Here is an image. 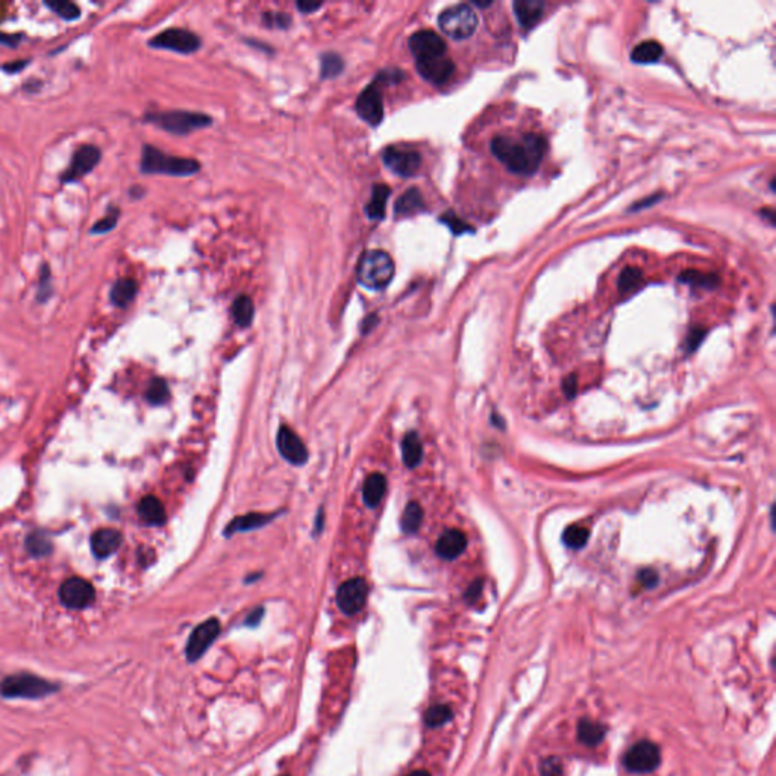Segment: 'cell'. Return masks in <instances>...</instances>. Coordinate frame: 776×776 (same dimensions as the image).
Masks as SVG:
<instances>
[{
    "instance_id": "cell-1",
    "label": "cell",
    "mask_w": 776,
    "mask_h": 776,
    "mask_svg": "<svg viewBox=\"0 0 776 776\" xmlns=\"http://www.w3.org/2000/svg\"><path fill=\"white\" fill-rule=\"evenodd\" d=\"M492 153L516 174H533L546 153V139L537 134L520 137L498 135L492 139Z\"/></svg>"
},
{
    "instance_id": "cell-2",
    "label": "cell",
    "mask_w": 776,
    "mask_h": 776,
    "mask_svg": "<svg viewBox=\"0 0 776 776\" xmlns=\"http://www.w3.org/2000/svg\"><path fill=\"white\" fill-rule=\"evenodd\" d=\"M139 170L143 174H167V176L184 178L196 174L200 170V164L193 158L173 156L151 144H144Z\"/></svg>"
},
{
    "instance_id": "cell-3",
    "label": "cell",
    "mask_w": 776,
    "mask_h": 776,
    "mask_svg": "<svg viewBox=\"0 0 776 776\" xmlns=\"http://www.w3.org/2000/svg\"><path fill=\"white\" fill-rule=\"evenodd\" d=\"M395 276V263L387 252L373 249L364 252L356 266V279L370 290H382Z\"/></svg>"
},
{
    "instance_id": "cell-4",
    "label": "cell",
    "mask_w": 776,
    "mask_h": 776,
    "mask_svg": "<svg viewBox=\"0 0 776 776\" xmlns=\"http://www.w3.org/2000/svg\"><path fill=\"white\" fill-rule=\"evenodd\" d=\"M147 123L158 126L160 129L174 135H187L193 130L208 128L213 123V119L202 112H191L182 109L173 111H155L144 116Z\"/></svg>"
},
{
    "instance_id": "cell-5",
    "label": "cell",
    "mask_w": 776,
    "mask_h": 776,
    "mask_svg": "<svg viewBox=\"0 0 776 776\" xmlns=\"http://www.w3.org/2000/svg\"><path fill=\"white\" fill-rule=\"evenodd\" d=\"M439 26L453 40H466L472 37L478 28V15L467 3L453 5L439 15Z\"/></svg>"
},
{
    "instance_id": "cell-6",
    "label": "cell",
    "mask_w": 776,
    "mask_h": 776,
    "mask_svg": "<svg viewBox=\"0 0 776 776\" xmlns=\"http://www.w3.org/2000/svg\"><path fill=\"white\" fill-rule=\"evenodd\" d=\"M102 160V151L100 147L94 144H81L73 152L72 160L67 165V169L61 173L59 182L61 184H75V182L84 179L85 176L98 167Z\"/></svg>"
},
{
    "instance_id": "cell-7",
    "label": "cell",
    "mask_w": 776,
    "mask_h": 776,
    "mask_svg": "<svg viewBox=\"0 0 776 776\" xmlns=\"http://www.w3.org/2000/svg\"><path fill=\"white\" fill-rule=\"evenodd\" d=\"M56 687L45 681L43 678L32 676V675H15L6 678L0 685V693L6 697H28V699H35V697H43L50 693H54Z\"/></svg>"
},
{
    "instance_id": "cell-8",
    "label": "cell",
    "mask_w": 776,
    "mask_h": 776,
    "mask_svg": "<svg viewBox=\"0 0 776 776\" xmlns=\"http://www.w3.org/2000/svg\"><path fill=\"white\" fill-rule=\"evenodd\" d=\"M382 161L400 178H411L422 167V155L413 147L388 146L382 152Z\"/></svg>"
},
{
    "instance_id": "cell-9",
    "label": "cell",
    "mask_w": 776,
    "mask_h": 776,
    "mask_svg": "<svg viewBox=\"0 0 776 776\" xmlns=\"http://www.w3.org/2000/svg\"><path fill=\"white\" fill-rule=\"evenodd\" d=\"M202 41L197 37L195 32L179 28L165 29L160 33H156L155 37L149 41V46L153 49H162V50H172L178 52V54H195L199 50Z\"/></svg>"
},
{
    "instance_id": "cell-10",
    "label": "cell",
    "mask_w": 776,
    "mask_h": 776,
    "mask_svg": "<svg viewBox=\"0 0 776 776\" xmlns=\"http://www.w3.org/2000/svg\"><path fill=\"white\" fill-rule=\"evenodd\" d=\"M381 86L382 84L374 79L360 93L355 103L356 114L370 126H378L383 120V99Z\"/></svg>"
},
{
    "instance_id": "cell-11",
    "label": "cell",
    "mask_w": 776,
    "mask_h": 776,
    "mask_svg": "<svg viewBox=\"0 0 776 776\" xmlns=\"http://www.w3.org/2000/svg\"><path fill=\"white\" fill-rule=\"evenodd\" d=\"M408 47L416 61L446 56L448 46L437 32L423 29L414 32L408 40Z\"/></svg>"
},
{
    "instance_id": "cell-12",
    "label": "cell",
    "mask_w": 776,
    "mask_h": 776,
    "mask_svg": "<svg viewBox=\"0 0 776 776\" xmlns=\"http://www.w3.org/2000/svg\"><path fill=\"white\" fill-rule=\"evenodd\" d=\"M661 760V754L657 745L651 742H640L634 745L623 758V764L627 770L634 773H648L655 770Z\"/></svg>"
},
{
    "instance_id": "cell-13",
    "label": "cell",
    "mask_w": 776,
    "mask_h": 776,
    "mask_svg": "<svg viewBox=\"0 0 776 776\" xmlns=\"http://www.w3.org/2000/svg\"><path fill=\"white\" fill-rule=\"evenodd\" d=\"M369 595L367 582L361 578L349 579L337 591V604L343 613L352 616L360 613Z\"/></svg>"
},
{
    "instance_id": "cell-14",
    "label": "cell",
    "mask_w": 776,
    "mask_h": 776,
    "mask_svg": "<svg viewBox=\"0 0 776 776\" xmlns=\"http://www.w3.org/2000/svg\"><path fill=\"white\" fill-rule=\"evenodd\" d=\"M96 593L91 584L82 578H70L59 588V599L66 607L82 609L93 604Z\"/></svg>"
},
{
    "instance_id": "cell-15",
    "label": "cell",
    "mask_w": 776,
    "mask_h": 776,
    "mask_svg": "<svg viewBox=\"0 0 776 776\" xmlns=\"http://www.w3.org/2000/svg\"><path fill=\"white\" fill-rule=\"evenodd\" d=\"M220 632V623L217 618H209V621L199 625L196 630L191 634V637L187 643V658L190 661H196L204 655L206 649L211 646L213 641L217 639V635Z\"/></svg>"
},
{
    "instance_id": "cell-16",
    "label": "cell",
    "mask_w": 776,
    "mask_h": 776,
    "mask_svg": "<svg viewBox=\"0 0 776 776\" xmlns=\"http://www.w3.org/2000/svg\"><path fill=\"white\" fill-rule=\"evenodd\" d=\"M416 68L425 81L434 85H443L450 79L453 72H455V64L450 58L440 56L416 61Z\"/></svg>"
},
{
    "instance_id": "cell-17",
    "label": "cell",
    "mask_w": 776,
    "mask_h": 776,
    "mask_svg": "<svg viewBox=\"0 0 776 776\" xmlns=\"http://www.w3.org/2000/svg\"><path fill=\"white\" fill-rule=\"evenodd\" d=\"M277 449L281 455L294 466L305 464L308 459V450L299 435H296L289 426H281L277 432Z\"/></svg>"
},
{
    "instance_id": "cell-18",
    "label": "cell",
    "mask_w": 776,
    "mask_h": 776,
    "mask_svg": "<svg viewBox=\"0 0 776 776\" xmlns=\"http://www.w3.org/2000/svg\"><path fill=\"white\" fill-rule=\"evenodd\" d=\"M466 547L467 537L463 531L449 529L439 538L437 545H435V551H437V555L441 556L443 560H455V558H458L466 551Z\"/></svg>"
},
{
    "instance_id": "cell-19",
    "label": "cell",
    "mask_w": 776,
    "mask_h": 776,
    "mask_svg": "<svg viewBox=\"0 0 776 776\" xmlns=\"http://www.w3.org/2000/svg\"><path fill=\"white\" fill-rule=\"evenodd\" d=\"M121 545V534L117 529L103 528L91 535V551L98 558H108Z\"/></svg>"
},
{
    "instance_id": "cell-20",
    "label": "cell",
    "mask_w": 776,
    "mask_h": 776,
    "mask_svg": "<svg viewBox=\"0 0 776 776\" xmlns=\"http://www.w3.org/2000/svg\"><path fill=\"white\" fill-rule=\"evenodd\" d=\"M512 10L522 28L531 29L543 17L545 3L540 0H516L512 3Z\"/></svg>"
},
{
    "instance_id": "cell-21",
    "label": "cell",
    "mask_w": 776,
    "mask_h": 776,
    "mask_svg": "<svg viewBox=\"0 0 776 776\" xmlns=\"http://www.w3.org/2000/svg\"><path fill=\"white\" fill-rule=\"evenodd\" d=\"M138 294V282L132 277H121L112 284L109 300L117 308H126Z\"/></svg>"
},
{
    "instance_id": "cell-22",
    "label": "cell",
    "mask_w": 776,
    "mask_h": 776,
    "mask_svg": "<svg viewBox=\"0 0 776 776\" xmlns=\"http://www.w3.org/2000/svg\"><path fill=\"white\" fill-rule=\"evenodd\" d=\"M390 195H391V190L386 184H374L372 187L370 199L364 208L365 215H367L370 220H382L383 217H386V208H387Z\"/></svg>"
},
{
    "instance_id": "cell-23",
    "label": "cell",
    "mask_w": 776,
    "mask_h": 776,
    "mask_svg": "<svg viewBox=\"0 0 776 776\" xmlns=\"http://www.w3.org/2000/svg\"><path fill=\"white\" fill-rule=\"evenodd\" d=\"M425 209V200L420 193V190L409 188L405 193L397 199L395 205V214L396 217H411L418 213H422Z\"/></svg>"
},
{
    "instance_id": "cell-24",
    "label": "cell",
    "mask_w": 776,
    "mask_h": 776,
    "mask_svg": "<svg viewBox=\"0 0 776 776\" xmlns=\"http://www.w3.org/2000/svg\"><path fill=\"white\" fill-rule=\"evenodd\" d=\"M387 490V479L381 473H372L363 485V498L367 507H378Z\"/></svg>"
},
{
    "instance_id": "cell-25",
    "label": "cell",
    "mask_w": 776,
    "mask_h": 776,
    "mask_svg": "<svg viewBox=\"0 0 776 776\" xmlns=\"http://www.w3.org/2000/svg\"><path fill=\"white\" fill-rule=\"evenodd\" d=\"M138 514L149 525H162L165 522L164 505L155 496H146V498L139 501Z\"/></svg>"
},
{
    "instance_id": "cell-26",
    "label": "cell",
    "mask_w": 776,
    "mask_h": 776,
    "mask_svg": "<svg viewBox=\"0 0 776 776\" xmlns=\"http://www.w3.org/2000/svg\"><path fill=\"white\" fill-rule=\"evenodd\" d=\"M662 54H664V50H662V46L660 43L649 40V41H643L634 47L631 59L635 64H653V63H658Z\"/></svg>"
},
{
    "instance_id": "cell-27",
    "label": "cell",
    "mask_w": 776,
    "mask_h": 776,
    "mask_svg": "<svg viewBox=\"0 0 776 776\" xmlns=\"http://www.w3.org/2000/svg\"><path fill=\"white\" fill-rule=\"evenodd\" d=\"M402 455L406 467L414 469L422 463L423 448L416 432H408L402 441Z\"/></svg>"
},
{
    "instance_id": "cell-28",
    "label": "cell",
    "mask_w": 776,
    "mask_h": 776,
    "mask_svg": "<svg viewBox=\"0 0 776 776\" xmlns=\"http://www.w3.org/2000/svg\"><path fill=\"white\" fill-rule=\"evenodd\" d=\"M273 519L272 514H246L235 519L229 523V526L226 528V535H232L235 533H241V531H250L255 528H261L266 523Z\"/></svg>"
},
{
    "instance_id": "cell-29",
    "label": "cell",
    "mask_w": 776,
    "mask_h": 776,
    "mask_svg": "<svg viewBox=\"0 0 776 776\" xmlns=\"http://www.w3.org/2000/svg\"><path fill=\"white\" fill-rule=\"evenodd\" d=\"M231 312L235 324H237L240 328H248L250 326L252 320H254L255 316L254 302H252V299L248 298V296L241 294L234 300Z\"/></svg>"
},
{
    "instance_id": "cell-30",
    "label": "cell",
    "mask_w": 776,
    "mask_h": 776,
    "mask_svg": "<svg viewBox=\"0 0 776 776\" xmlns=\"http://www.w3.org/2000/svg\"><path fill=\"white\" fill-rule=\"evenodd\" d=\"M578 737L584 745L587 746H596L602 742L605 737V728L599 723L584 719L578 725Z\"/></svg>"
},
{
    "instance_id": "cell-31",
    "label": "cell",
    "mask_w": 776,
    "mask_h": 776,
    "mask_svg": "<svg viewBox=\"0 0 776 776\" xmlns=\"http://www.w3.org/2000/svg\"><path fill=\"white\" fill-rule=\"evenodd\" d=\"M45 5L64 22H76L79 20L82 15L79 5H76L73 2H67V0H47V2H45Z\"/></svg>"
},
{
    "instance_id": "cell-32",
    "label": "cell",
    "mask_w": 776,
    "mask_h": 776,
    "mask_svg": "<svg viewBox=\"0 0 776 776\" xmlns=\"http://www.w3.org/2000/svg\"><path fill=\"white\" fill-rule=\"evenodd\" d=\"M678 281L692 287H701V289H714L719 284V277L716 275L699 272V270H685L679 275Z\"/></svg>"
},
{
    "instance_id": "cell-33",
    "label": "cell",
    "mask_w": 776,
    "mask_h": 776,
    "mask_svg": "<svg viewBox=\"0 0 776 776\" xmlns=\"http://www.w3.org/2000/svg\"><path fill=\"white\" fill-rule=\"evenodd\" d=\"M423 522V508L417 502H409L400 519V525H402L404 533L414 534L420 528Z\"/></svg>"
},
{
    "instance_id": "cell-34",
    "label": "cell",
    "mask_w": 776,
    "mask_h": 776,
    "mask_svg": "<svg viewBox=\"0 0 776 776\" xmlns=\"http://www.w3.org/2000/svg\"><path fill=\"white\" fill-rule=\"evenodd\" d=\"M344 63L343 58L334 54V52H326L320 56V76L324 79H333L343 72Z\"/></svg>"
},
{
    "instance_id": "cell-35",
    "label": "cell",
    "mask_w": 776,
    "mask_h": 776,
    "mask_svg": "<svg viewBox=\"0 0 776 776\" xmlns=\"http://www.w3.org/2000/svg\"><path fill=\"white\" fill-rule=\"evenodd\" d=\"M54 294V279H52V268L47 263H43L38 272L37 282V300L40 303L47 302Z\"/></svg>"
},
{
    "instance_id": "cell-36",
    "label": "cell",
    "mask_w": 776,
    "mask_h": 776,
    "mask_svg": "<svg viewBox=\"0 0 776 776\" xmlns=\"http://www.w3.org/2000/svg\"><path fill=\"white\" fill-rule=\"evenodd\" d=\"M590 531L581 525H570L565 528L563 534V542L565 546L572 549H581L587 545Z\"/></svg>"
},
{
    "instance_id": "cell-37",
    "label": "cell",
    "mask_w": 776,
    "mask_h": 776,
    "mask_svg": "<svg viewBox=\"0 0 776 776\" xmlns=\"http://www.w3.org/2000/svg\"><path fill=\"white\" fill-rule=\"evenodd\" d=\"M643 281V272L637 267H626L622 270L621 276H618V291L621 293H630L641 284Z\"/></svg>"
},
{
    "instance_id": "cell-38",
    "label": "cell",
    "mask_w": 776,
    "mask_h": 776,
    "mask_svg": "<svg viewBox=\"0 0 776 776\" xmlns=\"http://www.w3.org/2000/svg\"><path fill=\"white\" fill-rule=\"evenodd\" d=\"M119 217H120V209L114 208V206H109L108 213L105 214V217H102L99 222H96L91 226L90 234L91 235H103V234L111 232L117 226Z\"/></svg>"
},
{
    "instance_id": "cell-39",
    "label": "cell",
    "mask_w": 776,
    "mask_h": 776,
    "mask_svg": "<svg viewBox=\"0 0 776 776\" xmlns=\"http://www.w3.org/2000/svg\"><path fill=\"white\" fill-rule=\"evenodd\" d=\"M146 397L153 405H162L170 397V390L164 379H153L146 391Z\"/></svg>"
},
{
    "instance_id": "cell-40",
    "label": "cell",
    "mask_w": 776,
    "mask_h": 776,
    "mask_svg": "<svg viewBox=\"0 0 776 776\" xmlns=\"http://www.w3.org/2000/svg\"><path fill=\"white\" fill-rule=\"evenodd\" d=\"M452 717V711L448 705H435L425 714V722L428 726L444 725Z\"/></svg>"
},
{
    "instance_id": "cell-41",
    "label": "cell",
    "mask_w": 776,
    "mask_h": 776,
    "mask_svg": "<svg viewBox=\"0 0 776 776\" xmlns=\"http://www.w3.org/2000/svg\"><path fill=\"white\" fill-rule=\"evenodd\" d=\"M440 222L446 225L448 228H449L453 234H455V235H463V234L473 232V231H475V229L472 228V226L467 225L464 220H461L458 215H455V214L450 213V211L446 213V214H443V215L440 217Z\"/></svg>"
},
{
    "instance_id": "cell-42",
    "label": "cell",
    "mask_w": 776,
    "mask_h": 776,
    "mask_svg": "<svg viewBox=\"0 0 776 776\" xmlns=\"http://www.w3.org/2000/svg\"><path fill=\"white\" fill-rule=\"evenodd\" d=\"M28 551L35 555V556H43V555H47L52 551V546L49 538L45 537L43 534H32L28 538Z\"/></svg>"
},
{
    "instance_id": "cell-43",
    "label": "cell",
    "mask_w": 776,
    "mask_h": 776,
    "mask_svg": "<svg viewBox=\"0 0 776 776\" xmlns=\"http://www.w3.org/2000/svg\"><path fill=\"white\" fill-rule=\"evenodd\" d=\"M266 26L275 29H287L291 24V17L284 13H266L264 14Z\"/></svg>"
},
{
    "instance_id": "cell-44",
    "label": "cell",
    "mask_w": 776,
    "mask_h": 776,
    "mask_svg": "<svg viewBox=\"0 0 776 776\" xmlns=\"http://www.w3.org/2000/svg\"><path fill=\"white\" fill-rule=\"evenodd\" d=\"M561 761L555 756L547 758L542 764V776H561Z\"/></svg>"
},
{
    "instance_id": "cell-45",
    "label": "cell",
    "mask_w": 776,
    "mask_h": 776,
    "mask_svg": "<svg viewBox=\"0 0 776 776\" xmlns=\"http://www.w3.org/2000/svg\"><path fill=\"white\" fill-rule=\"evenodd\" d=\"M24 40V35L23 33H8V32H0V45L5 46V47H10V49H15L22 45V41Z\"/></svg>"
},
{
    "instance_id": "cell-46",
    "label": "cell",
    "mask_w": 776,
    "mask_h": 776,
    "mask_svg": "<svg viewBox=\"0 0 776 776\" xmlns=\"http://www.w3.org/2000/svg\"><path fill=\"white\" fill-rule=\"evenodd\" d=\"M29 63H31V59H17V61H10V63L3 64L0 68H2L3 72L10 73V75H17V73H20L22 70L28 67Z\"/></svg>"
},
{
    "instance_id": "cell-47",
    "label": "cell",
    "mask_w": 776,
    "mask_h": 776,
    "mask_svg": "<svg viewBox=\"0 0 776 776\" xmlns=\"http://www.w3.org/2000/svg\"><path fill=\"white\" fill-rule=\"evenodd\" d=\"M639 579H640V582L643 584L644 587L652 588V587H655V586H657V582H658V575H657V572H653V570H651V569H646V570H643V572L639 573Z\"/></svg>"
},
{
    "instance_id": "cell-48",
    "label": "cell",
    "mask_w": 776,
    "mask_h": 776,
    "mask_svg": "<svg viewBox=\"0 0 776 776\" xmlns=\"http://www.w3.org/2000/svg\"><path fill=\"white\" fill-rule=\"evenodd\" d=\"M703 337H705V330H703V329H701V328L693 329L692 333H690V335H688V342H687V343H688V349H690V351H694V349L701 344V342L703 340Z\"/></svg>"
},
{
    "instance_id": "cell-49",
    "label": "cell",
    "mask_w": 776,
    "mask_h": 776,
    "mask_svg": "<svg viewBox=\"0 0 776 776\" xmlns=\"http://www.w3.org/2000/svg\"><path fill=\"white\" fill-rule=\"evenodd\" d=\"M481 590H482V581L478 579L472 584V586L469 587V590L466 593V599L469 600V602H472V600H475L479 595H481Z\"/></svg>"
},
{
    "instance_id": "cell-50",
    "label": "cell",
    "mask_w": 776,
    "mask_h": 776,
    "mask_svg": "<svg viewBox=\"0 0 776 776\" xmlns=\"http://www.w3.org/2000/svg\"><path fill=\"white\" fill-rule=\"evenodd\" d=\"M321 5H324V3H320V2H299V3H296L298 10L303 14H310V13L317 11Z\"/></svg>"
},
{
    "instance_id": "cell-51",
    "label": "cell",
    "mask_w": 776,
    "mask_h": 776,
    "mask_svg": "<svg viewBox=\"0 0 776 776\" xmlns=\"http://www.w3.org/2000/svg\"><path fill=\"white\" fill-rule=\"evenodd\" d=\"M564 390H565V395L572 397L575 393H577V379H575L573 376L569 378V379H565Z\"/></svg>"
},
{
    "instance_id": "cell-52",
    "label": "cell",
    "mask_w": 776,
    "mask_h": 776,
    "mask_svg": "<svg viewBox=\"0 0 776 776\" xmlns=\"http://www.w3.org/2000/svg\"><path fill=\"white\" fill-rule=\"evenodd\" d=\"M376 324H378V317L374 316V314H372V316H369L367 319L364 320V324H363V333H364V334H365V333H369V330H372L373 326L376 325Z\"/></svg>"
},
{
    "instance_id": "cell-53",
    "label": "cell",
    "mask_w": 776,
    "mask_h": 776,
    "mask_svg": "<svg viewBox=\"0 0 776 776\" xmlns=\"http://www.w3.org/2000/svg\"><path fill=\"white\" fill-rule=\"evenodd\" d=\"M261 617H263V609L258 608L257 611H254V614H252V616L248 618V623H250V625H257V623L259 622V618H261Z\"/></svg>"
},
{
    "instance_id": "cell-54",
    "label": "cell",
    "mask_w": 776,
    "mask_h": 776,
    "mask_svg": "<svg viewBox=\"0 0 776 776\" xmlns=\"http://www.w3.org/2000/svg\"><path fill=\"white\" fill-rule=\"evenodd\" d=\"M408 776H431V775L428 772H425V770H417V772L409 773Z\"/></svg>"
},
{
    "instance_id": "cell-55",
    "label": "cell",
    "mask_w": 776,
    "mask_h": 776,
    "mask_svg": "<svg viewBox=\"0 0 776 776\" xmlns=\"http://www.w3.org/2000/svg\"><path fill=\"white\" fill-rule=\"evenodd\" d=\"M490 5H492V2H475V6H479V8H487Z\"/></svg>"
}]
</instances>
